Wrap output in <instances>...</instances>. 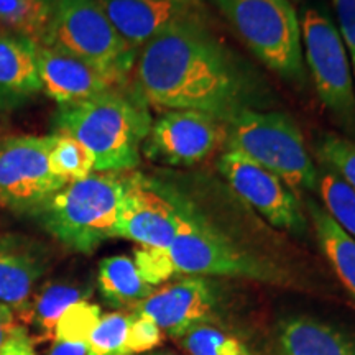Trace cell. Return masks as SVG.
Wrapping results in <instances>:
<instances>
[{
	"instance_id": "6da1fadb",
	"label": "cell",
	"mask_w": 355,
	"mask_h": 355,
	"mask_svg": "<svg viewBox=\"0 0 355 355\" xmlns=\"http://www.w3.org/2000/svg\"><path fill=\"white\" fill-rule=\"evenodd\" d=\"M128 84L148 107L196 110L225 123L273 105L268 84L206 20L173 26L141 46Z\"/></svg>"
},
{
	"instance_id": "7a4b0ae2",
	"label": "cell",
	"mask_w": 355,
	"mask_h": 355,
	"mask_svg": "<svg viewBox=\"0 0 355 355\" xmlns=\"http://www.w3.org/2000/svg\"><path fill=\"white\" fill-rule=\"evenodd\" d=\"M153 180L178 212V232L168 247L176 275L291 283V275L278 261L248 245L212 216L194 175L159 173Z\"/></svg>"
},
{
	"instance_id": "3957f363",
	"label": "cell",
	"mask_w": 355,
	"mask_h": 355,
	"mask_svg": "<svg viewBox=\"0 0 355 355\" xmlns=\"http://www.w3.org/2000/svg\"><path fill=\"white\" fill-rule=\"evenodd\" d=\"M152 123L148 105L127 84L79 104L60 105L53 127L86 146L94 157V171L127 173L140 165Z\"/></svg>"
},
{
	"instance_id": "277c9868",
	"label": "cell",
	"mask_w": 355,
	"mask_h": 355,
	"mask_svg": "<svg viewBox=\"0 0 355 355\" xmlns=\"http://www.w3.org/2000/svg\"><path fill=\"white\" fill-rule=\"evenodd\" d=\"M123 193L125 173H92L66 184L32 216L68 250L89 255L115 237Z\"/></svg>"
},
{
	"instance_id": "5b68a950",
	"label": "cell",
	"mask_w": 355,
	"mask_h": 355,
	"mask_svg": "<svg viewBox=\"0 0 355 355\" xmlns=\"http://www.w3.org/2000/svg\"><path fill=\"white\" fill-rule=\"evenodd\" d=\"M247 48L286 83L303 87L300 19L291 0H216Z\"/></svg>"
},
{
	"instance_id": "8992f818",
	"label": "cell",
	"mask_w": 355,
	"mask_h": 355,
	"mask_svg": "<svg viewBox=\"0 0 355 355\" xmlns=\"http://www.w3.org/2000/svg\"><path fill=\"white\" fill-rule=\"evenodd\" d=\"M225 146L254 159L293 189H318V168L290 115L277 110H243L227 123Z\"/></svg>"
},
{
	"instance_id": "52a82bcc",
	"label": "cell",
	"mask_w": 355,
	"mask_h": 355,
	"mask_svg": "<svg viewBox=\"0 0 355 355\" xmlns=\"http://www.w3.org/2000/svg\"><path fill=\"white\" fill-rule=\"evenodd\" d=\"M42 44L94 66L119 86H127L137 51L119 35L96 0H55Z\"/></svg>"
},
{
	"instance_id": "ba28073f",
	"label": "cell",
	"mask_w": 355,
	"mask_h": 355,
	"mask_svg": "<svg viewBox=\"0 0 355 355\" xmlns=\"http://www.w3.org/2000/svg\"><path fill=\"white\" fill-rule=\"evenodd\" d=\"M306 66L322 105L349 135H355V84L339 30L326 10L306 7L300 17Z\"/></svg>"
},
{
	"instance_id": "9c48e42d",
	"label": "cell",
	"mask_w": 355,
	"mask_h": 355,
	"mask_svg": "<svg viewBox=\"0 0 355 355\" xmlns=\"http://www.w3.org/2000/svg\"><path fill=\"white\" fill-rule=\"evenodd\" d=\"M55 135H12L0 140V204L33 214L66 184L53 175L50 152Z\"/></svg>"
},
{
	"instance_id": "30bf717a",
	"label": "cell",
	"mask_w": 355,
	"mask_h": 355,
	"mask_svg": "<svg viewBox=\"0 0 355 355\" xmlns=\"http://www.w3.org/2000/svg\"><path fill=\"white\" fill-rule=\"evenodd\" d=\"M217 171L235 196L259 212L272 227L296 237L308 232V219L298 194L282 178L237 150H225L220 155Z\"/></svg>"
},
{
	"instance_id": "8fae6325",
	"label": "cell",
	"mask_w": 355,
	"mask_h": 355,
	"mask_svg": "<svg viewBox=\"0 0 355 355\" xmlns=\"http://www.w3.org/2000/svg\"><path fill=\"white\" fill-rule=\"evenodd\" d=\"M225 145V122L196 110H166L153 121L144 152L168 166H194Z\"/></svg>"
},
{
	"instance_id": "7c38bea8",
	"label": "cell",
	"mask_w": 355,
	"mask_h": 355,
	"mask_svg": "<svg viewBox=\"0 0 355 355\" xmlns=\"http://www.w3.org/2000/svg\"><path fill=\"white\" fill-rule=\"evenodd\" d=\"M217 309V283L207 277H188L155 290L132 314L152 319L171 339H181L199 326H211Z\"/></svg>"
},
{
	"instance_id": "4fadbf2b",
	"label": "cell",
	"mask_w": 355,
	"mask_h": 355,
	"mask_svg": "<svg viewBox=\"0 0 355 355\" xmlns=\"http://www.w3.org/2000/svg\"><path fill=\"white\" fill-rule=\"evenodd\" d=\"M178 232V212L159 191L153 176L125 173L115 237L127 239L140 247L168 248Z\"/></svg>"
},
{
	"instance_id": "5bb4252c",
	"label": "cell",
	"mask_w": 355,
	"mask_h": 355,
	"mask_svg": "<svg viewBox=\"0 0 355 355\" xmlns=\"http://www.w3.org/2000/svg\"><path fill=\"white\" fill-rule=\"evenodd\" d=\"M119 35L139 53L173 26L204 21L201 0H96Z\"/></svg>"
},
{
	"instance_id": "9a60e30c",
	"label": "cell",
	"mask_w": 355,
	"mask_h": 355,
	"mask_svg": "<svg viewBox=\"0 0 355 355\" xmlns=\"http://www.w3.org/2000/svg\"><path fill=\"white\" fill-rule=\"evenodd\" d=\"M38 76L44 92L58 105H73L89 101L119 86L94 66L58 48L37 44Z\"/></svg>"
},
{
	"instance_id": "2e32d148",
	"label": "cell",
	"mask_w": 355,
	"mask_h": 355,
	"mask_svg": "<svg viewBox=\"0 0 355 355\" xmlns=\"http://www.w3.org/2000/svg\"><path fill=\"white\" fill-rule=\"evenodd\" d=\"M50 255L37 241L21 235L0 237V303L20 309L46 273Z\"/></svg>"
},
{
	"instance_id": "e0dca14e",
	"label": "cell",
	"mask_w": 355,
	"mask_h": 355,
	"mask_svg": "<svg viewBox=\"0 0 355 355\" xmlns=\"http://www.w3.org/2000/svg\"><path fill=\"white\" fill-rule=\"evenodd\" d=\"M37 42L0 30V112L24 107L42 92Z\"/></svg>"
},
{
	"instance_id": "ac0fdd59",
	"label": "cell",
	"mask_w": 355,
	"mask_h": 355,
	"mask_svg": "<svg viewBox=\"0 0 355 355\" xmlns=\"http://www.w3.org/2000/svg\"><path fill=\"white\" fill-rule=\"evenodd\" d=\"M278 355H355V337L314 318H286L278 327Z\"/></svg>"
},
{
	"instance_id": "d6986e66",
	"label": "cell",
	"mask_w": 355,
	"mask_h": 355,
	"mask_svg": "<svg viewBox=\"0 0 355 355\" xmlns=\"http://www.w3.org/2000/svg\"><path fill=\"white\" fill-rule=\"evenodd\" d=\"M92 290L87 285L69 282L48 283L42 291L17 309V316L26 331H32L33 343H46L55 339V329L60 318L69 306L78 301H86Z\"/></svg>"
},
{
	"instance_id": "ffe728a7",
	"label": "cell",
	"mask_w": 355,
	"mask_h": 355,
	"mask_svg": "<svg viewBox=\"0 0 355 355\" xmlns=\"http://www.w3.org/2000/svg\"><path fill=\"white\" fill-rule=\"evenodd\" d=\"M306 211L314 225L319 245L345 290L355 300V239L340 227L322 206L306 198Z\"/></svg>"
},
{
	"instance_id": "44dd1931",
	"label": "cell",
	"mask_w": 355,
	"mask_h": 355,
	"mask_svg": "<svg viewBox=\"0 0 355 355\" xmlns=\"http://www.w3.org/2000/svg\"><path fill=\"white\" fill-rule=\"evenodd\" d=\"M97 288L109 306L130 309L155 291V288L141 278L133 259L127 255H112L101 261Z\"/></svg>"
},
{
	"instance_id": "7402d4cb",
	"label": "cell",
	"mask_w": 355,
	"mask_h": 355,
	"mask_svg": "<svg viewBox=\"0 0 355 355\" xmlns=\"http://www.w3.org/2000/svg\"><path fill=\"white\" fill-rule=\"evenodd\" d=\"M55 0H0V30L42 43L53 17Z\"/></svg>"
},
{
	"instance_id": "603a6c76",
	"label": "cell",
	"mask_w": 355,
	"mask_h": 355,
	"mask_svg": "<svg viewBox=\"0 0 355 355\" xmlns=\"http://www.w3.org/2000/svg\"><path fill=\"white\" fill-rule=\"evenodd\" d=\"M50 152V168L53 175L63 180L64 183L84 180L94 173V157L76 139L63 132H53Z\"/></svg>"
},
{
	"instance_id": "cb8c5ba5",
	"label": "cell",
	"mask_w": 355,
	"mask_h": 355,
	"mask_svg": "<svg viewBox=\"0 0 355 355\" xmlns=\"http://www.w3.org/2000/svg\"><path fill=\"white\" fill-rule=\"evenodd\" d=\"M318 191L327 214L355 239V191L327 166L318 171Z\"/></svg>"
},
{
	"instance_id": "d4e9b609",
	"label": "cell",
	"mask_w": 355,
	"mask_h": 355,
	"mask_svg": "<svg viewBox=\"0 0 355 355\" xmlns=\"http://www.w3.org/2000/svg\"><path fill=\"white\" fill-rule=\"evenodd\" d=\"M130 321L132 314H102L86 343L87 355H128L127 336Z\"/></svg>"
},
{
	"instance_id": "484cf974",
	"label": "cell",
	"mask_w": 355,
	"mask_h": 355,
	"mask_svg": "<svg viewBox=\"0 0 355 355\" xmlns=\"http://www.w3.org/2000/svg\"><path fill=\"white\" fill-rule=\"evenodd\" d=\"M180 343L189 355H255L237 337L214 326H199L181 337Z\"/></svg>"
},
{
	"instance_id": "4316f807",
	"label": "cell",
	"mask_w": 355,
	"mask_h": 355,
	"mask_svg": "<svg viewBox=\"0 0 355 355\" xmlns=\"http://www.w3.org/2000/svg\"><path fill=\"white\" fill-rule=\"evenodd\" d=\"M102 316L101 308L91 301H78L66 309L55 329V339L69 343H87L89 336ZM53 339V340H55Z\"/></svg>"
},
{
	"instance_id": "83f0119b",
	"label": "cell",
	"mask_w": 355,
	"mask_h": 355,
	"mask_svg": "<svg viewBox=\"0 0 355 355\" xmlns=\"http://www.w3.org/2000/svg\"><path fill=\"white\" fill-rule=\"evenodd\" d=\"M324 166L336 171L355 191V144L337 133L322 135L318 146Z\"/></svg>"
},
{
	"instance_id": "f1b7e54d",
	"label": "cell",
	"mask_w": 355,
	"mask_h": 355,
	"mask_svg": "<svg viewBox=\"0 0 355 355\" xmlns=\"http://www.w3.org/2000/svg\"><path fill=\"white\" fill-rule=\"evenodd\" d=\"M133 261H135L141 278L153 288L176 275L168 248L140 247L133 254Z\"/></svg>"
},
{
	"instance_id": "f546056e",
	"label": "cell",
	"mask_w": 355,
	"mask_h": 355,
	"mask_svg": "<svg viewBox=\"0 0 355 355\" xmlns=\"http://www.w3.org/2000/svg\"><path fill=\"white\" fill-rule=\"evenodd\" d=\"M163 332L152 319L132 314L130 327L127 336V352L128 355L145 354L148 350L162 344Z\"/></svg>"
},
{
	"instance_id": "4dcf8cb0",
	"label": "cell",
	"mask_w": 355,
	"mask_h": 355,
	"mask_svg": "<svg viewBox=\"0 0 355 355\" xmlns=\"http://www.w3.org/2000/svg\"><path fill=\"white\" fill-rule=\"evenodd\" d=\"M334 7L337 30L347 50L350 66H352L354 84H355V0H332Z\"/></svg>"
},
{
	"instance_id": "1f68e13d",
	"label": "cell",
	"mask_w": 355,
	"mask_h": 355,
	"mask_svg": "<svg viewBox=\"0 0 355 355\" xmlns=\"http://www.w3.org/2000/svg\"><path fill=\"white\" fill-rule=\"evenodd\" d=\"M0 355H37L35 343L30 337L26 327H20L8 343L0 349Z\"/></svg>"
},
{
	"instance_id": "d6a6232c",
	"label": "cell",
	"mask_w": 355,
	"mask_h": 355,
	"mask_svg": "<svg viewBox=\"0 0 355 355\" xmlns=\"http://www.w3.org/2000/svg\"><path fill=\"white\" fill-rule=\"evenodd\" d=\"M20 327H24V324L19 321L15 309L0 303V349L15 336Z\"/></svg>"
},
{
	"instance_id": "836d02e7",
	"label": "cell",
	"mask_w": 355,
	"mask_h": 355,
	"mask_svg": "<svg viewBox=\"0 0 355 355\" xmlns=\"http://www.w3.org/2000/svg\"><path fill=\"white\" fill-rule=\"evenodd\" d=\"M48 355H87V347L84 343H69V340L55 339Z\"/></svg>"
},
{
	"instance_id": "e575fe53",
	"label": "cell",
	"mask_w": 355,
	"mask_h": 355,
	"mask_svg": "<svg viewBox=\"0 0 355 355\" xmlns=\"http://www.w3.org/2000/svg\"><path fill=\"white\" fill-rule=\"evenodd\" d=\"M150 355H166V354H150Z\"/></svg>"
}]
</instances>
